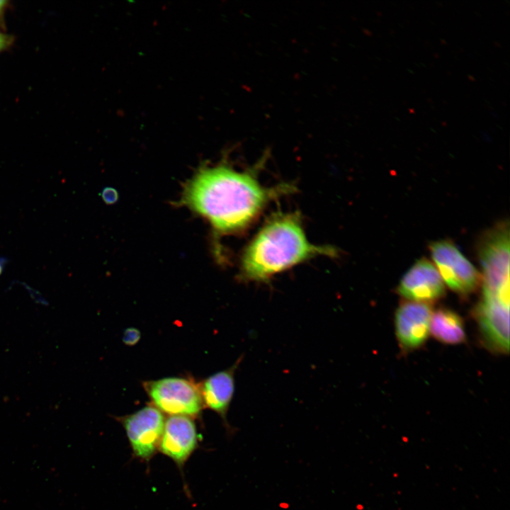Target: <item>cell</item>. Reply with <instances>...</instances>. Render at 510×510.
<instances>
[{
	"label": "cell",
	"mask_w": 510,
	"mask_h": 510,
	"mask_svg": "<svg viewBox=\"0 0 510 510\" xmlns=\"http://www.w3.org/2000/svg\"><path fill=\"white\" fill-rule=\"evenodd\" d=\"M293 187H266L249 172L219 164L198 171L186 186L182 203L207 218L216 231L232 234L247 227L269 202Z\"/></svg>",
	"instance_id": "cell-1"
},
{
	"label": "cell",
	"mask_w": 510,
	"mask_h": 510,
	"mask_svg": "<svg viewBox=\"0 0 510 510\" xmlns=\"http://www.w3.org/2000/svg\"><path fill=\"white\" fill-rule=\"evenodd\" d=\"M337 254L333 246L309 242L300 215L278 213L262 226L244 251L239 278L266 283L274 275L315 256Z\"/></svg>",
	"instance_id": "cell-2"
},
{
	"label": "cell",
	"mask_w": 510,
	"mask_h": 510,
	"mask_svg": "<svg viewBox=\"0 0 510 510\" xmlns=\"http://www.w3.org/2000/svg\"><path fill=\"white\" fill-rule=\"evenodd\" d=\"M479 256L482 268V295L509 301V228L496 226L481 239Z\"/></svg>",
	"instance_id": "cell-3"
},
{
	"label": "cell",
	"mask_w": 510,
	"mask_h": 510,
	"mask_svg": "<svg viewBox=\"0 0 510 510\" xmlns=\"http://www.w3.org/2000/svg\"><path fill=\"white\" fill-rule=\"evenodd\" d=\"M144 387L154 407L162 413L197 416L203 407L200 388L192 381L169 377L148 381Z\"/></svg>",
	"instance_id": "cell-4"
},
{
	"label": "cell",
	"mask_w": 510,
	"mask_h": 510,
	"mask_svg": "<svg viewBox=\"0 0 510 510\" xmlns=\"http://www.w3.org/2000/svg\"><path fill=\"white\" fill-rule=\"evenodd\" d=\"M429 249L436 269L450 289L468 295L479 288L481 274L451 241L434 242Z\"/></svg>",
	"instance_id": "cell-5"
},
{
	"label": "cell",
	"mask_w": 510,
	"mask_h": 510,
	"mask_svg": "<svg viewBox=\"0 0 510 510\" xmlns=\"http://www.w3.org/2000/svg\"><path fill=\"white\" fill-rule=\"evenodd\" d=\"M165 418L154 406H147L120 418L135 458L149 463L158 452Z\"/></svg>",
	"instance_id": "cell-6"
},
{
	"label": "cell",
	"mask_w": 510,
	"mask_h": 510,
	"mask_svg": "<svg viewBox=\"0 0 510 510\" xmlns=\"http://www.w3.org/2000/svg\"><path fill=\"white\" fill-rule=\"evenodd\" d=\"M475 317L485 346L494 352L507 353L509 350V301L482 295L475 308Z\"/></svg>",
	"instance_id": "cell-7"
},
{
	"label": "cell",
	"mask_w": 510,
	"mask_h": 510,
	"mask_svg": "<svg viewBox=\"0 0 510 510\" xmlns=\"http://www.w3.org/2000/svg\"><path fill=\"white\" fill-rule=\"evenodd\" d=\"M433 310L430 304L403 301L395 315V327L398 343L404 351L423 346L428 339Z\"/></svg>",
	"instance_id": "cell-8"
},
{
	"label": "cell",
	"mask_w": 510,
	"mask_h": 510,
	"mask_svg": "<svg viewBox=\"0 0 510 510\" xmlns=\"http://www.w3.org/2000/svg\"><path fill=\"white\" fill-rule=\"evenodd\" d=\"M397 292L409 301L430 304L444 295L445 285L434 264L423 258L404 274Z\"/></svg>",
	"instance_id": "cell-9"
},
{
	"label": "cell",
	"mask_w": 510,
	"mask_h": 510,
	"mask_svg": "<svg viewBox=\"0 0 510 510\" xmlns=\"http://www.w3.org/2000/svg\"><path fill=\"white\" fill-rule=\"evenodd\" d=\"M198 447L197 429L191 417L173 415L165 420L158 451L170 458L180 470Z\"/></svg>",
	"instance_id": "cell-10"
},
{
	"label": "cell",
	"mask_w": 510,
	"mask_h": 510,
	"mask_svg": "<svg viewBox=\"0 0 510 510\" xmlns=\"http://www.w3.org/2000/svg\"><path fill=\"white\" fill-rule=\"evenodd\" d=\"M242 357L227 369L217 372L206 378L200 391L203 405L217 414L227 428V415L234 392V375Z\"/></svg>",
	"instance_id": "cell-11"
},
{
	"label": "cell",
	"mask_w": 510,
	"mask_h": 510,
	"mask_svg": "<svg viewBox=\"0 0 510 510\" xmlns=\"http://www.w3.org/2000/svg\"><path fill=\"white\" fill-rule=\"evenodd\" d=\"M430 332L436 340L446 344H459L465 340L463 319L447 308H439L432 313Z\"/></svg>",
	"instance_id": "cell-12"
},
{
	"label": "cell",
	"mask_w": 510,
	"mask_h": 510,
	"mask_svg": "<svg viewBox=\"0 0 510 510\" xmlns=\"http://www.w3.org/2000/svg\"><path fill=\"white\" fill-rule=\"evenodd\" d=\"M140 332L134 327H130L124 331L123 335V341L127 346H134L140 339Z\"/></svg>",
	"instance_id": "cell-13"
},
{
	"label": "cell",
	"mask_w": 510,
	"mask_h": 510,
	"mask_svg": "<svg viewBox=\"0 0 510 510\" xmlns=\"http://www.w3.org/2000/svg\"><path fill=\"white\" fill-rule=\"evenodd\" d=\"M22 285L26 288L27 291L29 293L31 298L37 303L42 304V305H47V302L46 300L40 295V293L37 291L36 290L32 288L29 285L21 283Z\"/></svg>",
	"instance_id": "cell-14"
},
{
	"label": "cell",
	"mask_w": 510,
	"mask_h": 510,
	"mask_svg": "<svg viewBox=\"0 0 510 510\" xmlns=\"http://www.w3.org/2000/svg\"><path fill=\"white\" fill-rule=\"evenodd\" d=\"M13 42V38L8 34L0 32V52L8 49Z\"/></svg>",
	"instance_id": "cell-15"
},
{
	"label": "cell",
	"mask_w": 510,
	"mask_h": 510,
	"mask_svg": "<svg viewBox=\"0 0 510 510\" xmlns=\"http://www.w3.org/2000/svg\"><path fill=\"white\" fill-rule=\"evenodd\" d=\"M8 6V1L0 0V27L4 26V15Z\"/></svg>",
	"instance_id": "cell-16"
},
{
	"label": "cell",
	"mask_w": 510,
	"mask_h": 510,
	"mask_svg": "<svg viewBox=\"0 0 510 510\" xmlns=\"http://www.w3.org/2000/svg\"><path fill=\"white\" fill-rule=\"evenodd\" d=\"M8 262V259L7 257L4 256H0V275L4 271V266L6 265V264Z\"/></svg>",
	"instance_id": "cell-17"
}]
</instances>
